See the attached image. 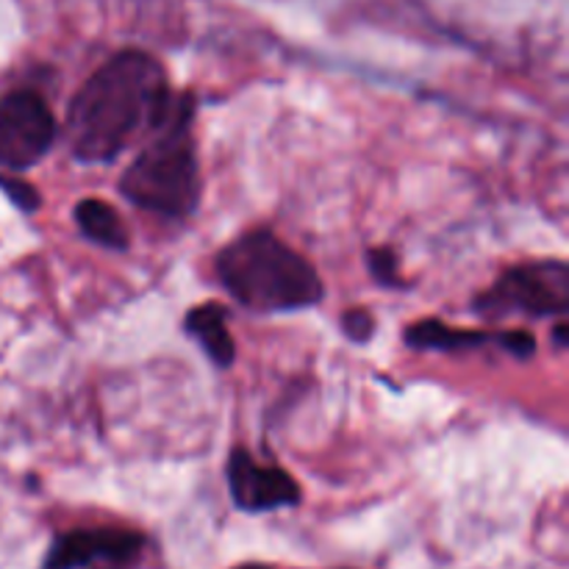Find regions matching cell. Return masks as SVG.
<instances>
[{
	"mask_svg": "<svg viewBox=\"0 0 569 569\" xmlns=\"http://www.w3.org/2000/svg\"><path fill=\"white\" fill-rule=\"evenodd\" d=\"M59 122L48 100L33 89H14L0 98V167L31 170L53 150Z\"/></svg>",
	"mask_w": 569,
	"mask_h": 569,
	"instance_id": "obj_5",
	"label": "cell"
},
{
	"mask_svg": "<svg viewBox=\"0 0 569 569\" xmlns=\"http://www.w3.org/2000/svg\"><path fill=\"white\" fill-rule=\"evenodd\" d=\"M194 98L178 94L172 114L137 153L120 178L128 203L164 220H187L200 203V164L192 139Z\"/></svg>",
	"mask_w": 569,
	"mask_h": 569,
	"instance_id": "obj_3",
	"label": "cell"
},
{
	"mask_svg": "<svg viewBox=\"0 0 569 569\" xmlns=\"http://www.w3.org/2000/svg\"><path fill=\"white\" fill-rule=\"evenodd\" d=\"M472 311L481 320L565 317L569 311V264L561 259H545L509 267L487 292L476 295Z\"/></svg>",
	"mask_w": 569,
	"mask_h": 569,
	"instance_id": "obj_4",
	"label": "cell"
},
{
	"mask_svg": "<svg viewBox=\"0 0 569 569\" xmlns=\"http://www.w3.org/2000/svg\"><path fill=\"white\" fill-rule=\"evenodd\" d=\"M0 189H3L6 198H9L17 209L26 211V214H31V211H37L39 206H42L39 189L31 187V183L20 176H3V172H0Z\"/></svg>",
	"mask_w": 569,
	"mask_h": 569,
	"instance_id": "obj_12",
	"label": "cell"
},
{
	"mask_svg": "<svg viewBox=\"0 0 569 569\" xmlns=\"http://www.w3.org/2000/svg\"><path fill=\"white\" fill-rule=\"evenodd\" d=\"M367 270L383 289H406V281L400 278L398 253L392 248L367 250Z\"/></svg>",
	"mask_w": 569,
	"mask_h": 569,
	"instance_id": "obj_11",
	"label": "cell"
},
{
	"mask_svg": "<svg viewBox=\"0 0 569 569\" xmlns=\"http://www.w3.org/2000/svg\"><path fill=\"white\" fill-rule=\"evenodd\" d=\"M148 539L128 528H72L56 533L39 569H128Z\"/></svg>",
	"mask_w": 569,
	"mask_h": 569,
	"instance_id": "obj_6",
	"label": "cell"
},
{
	"mask_svg": "<svg viewBox=\"0 0 569 569\" xmlns=\"http://www.w3.org/2000/svg\"><path fill=\"white\" fill-rule=\"evenodd\" d=\"M183 331L189 339L198 342L206 359L220 370L237 361V342H233L231 331H228V309L220 303H200L187 311L183 317Z\"/></svg>",
	"mask_w": 569,
	"mask_h": 569,
	"instance_id": "obj_8",
	"label": "cell"
},
{
	"mask_svg": "<svg viewBox=\"0 0 569 569\" xmlns=\"http://www.w3.org/2000/svg\"><path fill=\"white\" fill-rule=\"evenodd\" d=\"M178 94L144 50H120L83 81L67 109L64 139L81 164H111L139 133L159 131Z\"/></svg>",
	"mask_w": 569,
	"mask_h": 569,
	"instance_id": "obj_1",
	"label": "cell"
},
{
	"mask_svg": "<svg viewBox=\"0 0 569 569\" xmlns=\"http://www.w3.org/2000/svg\"><path fill=\"white\" fill-rule=\"evenodd\" d=\"M339 326H342V333L356 345L370 342L372 333H376V317L367 309L356 306V309H348L342 317H339Z\"/></svg>",
	"mask_w": 569,
	"mask_h": 569,
	"instance_id": "obj_13",
	"label": "cell"
},
{
	"mask_svg": "<svg viewBox=\"0 0 569 569\" xmlns=\"http://www.w3.org/2000/svg\"><path fill=\"white\" fill-rule=\"evenodd\" d=\"M72 217H76V226L78 231L83 233V239H89L92 244H100V248L106 250H117V253L128 250L126 226H122L114 206H109L106 200H78L76 209H72Z\"/></svg>",
	"mask_w": 569,
	"mask_h": 569,
	"instance_id": "obj_10",
	"label": "cell"
},
{
	"mask_svg": "<svg viewBox=\"0 0 569 569\" xmlns=\"http://www.w3.org/2000/svg\"><path fill=\"white\" fill-rule=\"evenodd\" d=\"M500 350H506L515 359L526 361L537 353V337L526 328H515V331H500Z\"/></svg>",
	"mask_w": 569,
	"mask_h": 569,
	"instance_id": "obj_14",
	"label": "cell"
},
{
	"mask_svg": "<svg viewBox=\"0 0 569 569\" xmlns=\"http://www.w3.org/2000/svg\"><path fill=\"white\" fill-rule=\"evenodd\" d=\"M233 569H272V567H267V565H239Z\"/></svg>",
	"mask_w": 569,
	"mask_h": 569,
	"instance_id": "obj_16",
	"label": "cell"
},
{
	"mask_svg": "<svg viewBox=\"0 0 569 569\" xmlns=\"http://www.w3.org/2000/svg\"><path fill=\"white\" fill-rule=\"evenodd\" d=\"M231 503L244 515L292 509L303 500L300 483L283 467L261 465L250 450L233 448L226 465Z\"/></svg>",
	"mask_w": 569,
	"mask_h": 569,
	"instance_id": "obj_7",
	"label": "cell"
},
{
	"mask_svg": "<svg viewBox=\"0 0 569 569\" xmlns=\"http://www.w3.org/2000/svg\"><path fill=\"white\" fill-rule=\"evenodd\" d=\"M406 345L411 350H431V353H456V350H476L481 345H498L500 331H476V328H453L448 322L428 317L406 328Z\"/></svg>",
	"mask_w": 569,
	"mask_h": 569,
	"instance_id": "obj_9",
	"label": "cell"
},
{
	"mask_svg": "<svg viewBox=\"0 0 569 569\" xmlns=\"http://www.w3.org/2000/svg\"><path fill=\"white\" fill-rule=\"evenodd\" d=\"M553 342H556V348H559V350L567 348L569 331H567L565 322H556V328H553Z\"/></svg>",
	"mask_w": 569,
	"mask_h": 569,
	"instance_id": "obj_15",
	"label": "cell"
},
{
	"mask_svg": "<svg viewBox=\"0 0 569 569\" xmlns=\"http://www.w3.org/2000/svg\"><path fill=\"white\" fill-rule=\"evenodd\" d=\"M214 272L222 289L256 315H295L326 298L315 264L267 228L231 239L214 256Z\"/></svg>",
	"mask_w": 569,
	"mask_h": 569,
	"instance_id": "obj_2",
	"label": "cell"
}]
</instances>
